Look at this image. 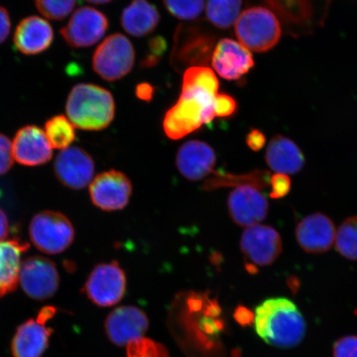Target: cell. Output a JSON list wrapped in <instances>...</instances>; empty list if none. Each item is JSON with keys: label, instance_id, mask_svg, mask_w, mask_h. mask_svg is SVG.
<instances>
[{"label": "cell", "instance_id": "obj_16", "mask_svg": "<svg viewBox=\"0 0 357 357\" xmlns=\"http://www.w3.org/2000/svg\"><path fill=\"white\" fill-rule=\"evenodd\" d=\"M212 66L222 78L236 80L253 68L254 60L251 52L242 44L233 39L222 38L214 49Z\"/></svg>", "mask_w": 357, "mask_h": 357}, {"label": "cell", "instance_id": "obj_14", "mask_svg": "<svg viewBox=\"0 0 357 357\" xmlns=\"http://www.w3.org/2000/svg\"><path fill=\"white\" fill-rule=\"evenodd\" d=\"M145 312L137 307L122 306L114 310L105 320L107 337L115 345H128L142 338L149 328Z\"/></svg>", "mask_w": 357, "mask_h": 357}, {"label": "cell", "instance_id": "obj_39", "mask_svg": "<svg viewBox=\"0 0 357 357\" xmlns=\"http://www.w3.org/2000/svg\"><path fill=\"white\" fill-rule=\"evenodd\" d=\"M287 284L293 293H296L301 287L300 280L297 278H294V276L289 278Z\"/></svg>", "mask_w": 357, "mask_h": 357}, {"label": "cell", "instance_id": "obj_24", "mask_svg": "<svg viewBox=\"0 0 357 357\" xmlns=\"http://www.w3.org/2000/svg\"><path fill=\"white\" fill-rule=\"evenodd\" d=\"M243 0H208L206 15L218 29H229L240 16Z\"/></svg>", "mask_w": 357, "mask_h": 357}, {"label": "cell", "instance_id": "obj_4", "mask_svg": "<svg viewBox=\"0 0 357 357\" xmlns=\"http://www.w3.org/2000/svg\"><path fill=\"white\" fill-rule=\"evenodd\" d=\"M238 41L249 51L266 52L278 44L281 26L273 13L264 7L248 8L235 22Z\"/></svg>", "mask_w": 357, "mask_h": 357}, {"label": "cell", "instance_id": "obj_3", "mask_svg": "<svg viewBox=\"0 0 357 357\" xmlns=\"http://www.w3.org/2000/svg\"><path fill=\"white\" fill-rule=\"evenodd\" d=\"M66 113L75 128L100 131L114 119V97L108 89L96 84H78L67 97Z\"/></svg>", "mask_w": 357, "mask_h": 357}, {"label": "cell", "instance_id": "obj_29", "mask_svg": "<svg viewBox=\"0 0 357 357\" xmlns=\"http://www.w3.org/2000/svg\"><path fill=\"white\" fill-rule=\"evenodd\" d=\"M127 357H169L165 347L149 338H140L129 343Z\"/></svg>", "mask_w": 357, "mask_h": 357}, {"label": "cell", "instance_id": "obj_18", "mask_svg": "<svg viewBox=\"0 0 357 357\" xmlns=\"http://www.w3.org/2000/svg\"><path fill=\"white\" fill-rule=\"evenodd\" d=\"M298 245L303 251L312 254L327 252L336 238L332 220L325 214L315 213L303 218L296 231Z\"/></svg>", "mask_w": 357, "mask_h": 357}, {"label": "cell", "instance_id": "obj_21", "mask_svg": "<svg viewBox=\"0 0 357 357\" xmlns=\"http://www.w3.org/2000/svg\"><path fill=\"white\" fill-rule=\"evenodd\" d=\"M266 162L272 171L294 175L300 172L305 165L302 151L288 137L278 135L268 144Z\"/></svg>", "mask_w": 357, "mask_h": 357}, {"label": "cell", "instance_id": "obj_36", "mask_svg": "<svg viewBox=\"0 0 357 357\" xmlns=\"http://www.w3.org/2000/svg\"><path fill=\"white\" fill-rule=\"evenodd\" d=\"M234 317L238 323L243 326L251 324L255 318L252 311L243 306H239L236 309Z\"/></svg>", "mask_w": 357, "mask_h": 357}, {"label": "cell", "instance_id": "obj_6", "mask_svg": "<svg viewBox=\"0 0 357 357\" xmlns=\"http://www.w3.org/2000/svg\"><path fill=\"white\" fill-rule=\"evenodd\" d=\"M29 235L39 251L55 255L66 251L73 243L75 230L73 223L64 214L44 211L33 218Z\"/></svg>", "mask_w": 357, "mask_h": 357}, {"label": "cell", "instance_id": "obj_9", "mask_svg": "<svg viewBox=\"0 0 357 357\" xmlns=\"http://www.w3.org/2000/svg\"><path fill=\"white\" fill-rule=\"evenodd\" d=\"M20 282L26 296L36 301H46L59 289L60 275L50 259L34 256L22 263Z\"/></svg>", "mask_w": 357, "mask_h": 357}, {"label": "cell", "instance_id": "obj_31", "mask_svg": "<svg viewBox=\"0 0 357 357\" xmlns=\"http://www.w3.org/2000/svg\"><path fill=\"white\" fill-rule=\"evenodd\" d=\"M271 199H281L287 196L291 190V180L285 174L278 173L271 177Z\"/></svg>", "mask_w": 357, "mask_h": 357}, {"label": "cell", "instance_id": "obj_41", "mask_svg": "<svg viewBox=\"0 0 357 357\" xmlns=\"http://www.w3.org/2000/svg\"><path fill=\"white\" fill-rule=\"evenodd\" d=\"M356 314L357 315V310H356Z\"/></svg>", "mask_w": 357, "mask_h": 357}, {"label": "cell", "instance_id": "obj_26", "mask_svg": "<svg viewBox=\"0 0 357 357\" xmlns=\"http://www.w3.org/2000/svg\"><path fill=\"white\" fill-rule=\"evenodd\" d=\"M335 244L342 257L357 261V216L348 218L342 223L337 231Z\"/></svg>", "mask_w": 357, "mask_h": 357}, {"label": "cell", "instance_id": "obj_8", "mask_svg": "<svg viewBox=\"0 0 357 357\" xmlns=\"http://www.w3.org/2000/svg\"><path fill=\"white\" fill-rule=\"evenodd\" d=\"M126 275L118 262L97 266L89 275L84 291L100 307H110L122 301L126 292Z\"/></svg>", "mask_w": 357, "mask_h": 357}, {"label": "cell", "instance_id": "obj_32", "mask_svg": "<svg viewBox=\"0 0 357 357\" xmlns=\"http://www.w3.org/2000/svg\"><path fill=\"white\" fill-rule=\"evenodd\" d=\"M13 160L12 142L6 135L0 133V176L10 171Z\"/></svg>", "mask_w": 357, "mask_h": 357}, {"label": "cell", "instance_id": "obj_5", "mask_svg": "<svg viewBox=\"0 0 357 357\" xmlns=\"http://www.w3.org/2000/svg\"><path fill=\"white\" fill-rule=\"evenodd\" d=\"M135 63V50L129 39L121 33L109 36L93 53L95 73L106 82L121 79L130 73Z\"/></svg>", "mask_w": 357, "mask_h": 357}, {"label": "cell", "instance_id": "obj_28", "mask_svg": "<svg viewBox=\"0 0 357 357\" xmlns=\"http://www.w3.org/2000/svg\"><path fill=\"white\" fill-rule=\"evenodd\" d=\"M35 6L42 15L48 20H64L73 11L77 0H34Z\"/></svg>", "mask_w": 357, "mask_h": 357}, {"label": "cell", "instance_id": "obj_13", "mask_svg": "<svg viewBox=\"0 0 357 357\" xmlns=\"http://www.w3.org/2000/svg\"><path fill=\"white\" fill-rule=\"evenodd\" d=\"M240 245L245 257L254 265L261 266L271 265L282 252V240L278 231L266 225L247 227Z\"/></svg>", "mask_w": 357, "mask_h": 357}, {"label": "cell", "instance_id": "obj_15", "mask_svg": "<svg viewBox=\"0 0 357 357\" xmlns=\"http://www.w3.org/2000/svg\"><path fill=\"white\" fill-rule=\"evenodd\" d=\"M227 208L236 225L249 227L265 220L269 204L266 196L255 187L241 185L229 195Z\"/></svg>", "mask_w": 357, "mask_h": 357}, {"label": "cell", "instance_id": "obj_20", "mask_svg": "<svg viewBox=\"0 0 357 357\" xmlns=\"http://www.w3.org/2000/svg\"><path fill=\"white\" fill-rule=\"evenodd\" d=\"M53 38L54 33L47 20L38 16H29L17 26L13 43L22 54L33 56L47 50Z\"/></svg>", "mask_w": 357, "mask_h": 357}, {"label": "cell", "instance_id": "obj_22", "mask_svg": "<svg viewBox=\"0 0 357 357\" xmlns=\"http://www.w3.org/2000/svg\"><path fill=\"white\" fill-rule=\"evenodd\" d=\"M29 245L20 239L0 242V298L17 287L20 282L21 255Z\"/></svg>", "mask_w": 357, "mask_h": 357}, {"label": "cell", "instance_id": "obj_37", "mask_svg": "<svg viewBox=\"0 0 357 357\" xmlns=\"http://www.w3.org/2000/svg\"><path fill=\"white\" fill-rule=\"evenodd\" d=\"M154 95V88L149 83H142L138 84L136 89V96L138 99L150 102L153 100Z\"/></svg>", "mask_w": 357, "mask_h": 357}, {"label": "cell", "instance_id": "obj_40", "mask_svg": "<svg viewBox=\"0 0 357 357\" xmlns=\"http://www.w3.org/2000/svg\"><path fill=\"white\" fill-rule=\"evenodd\" d=\"M86 1L95 4H105L112 1V0H86Z\"/></svg>", "mask_w": 357, "mask_h": 357}, {"label": "cell", "instance_id": "obj_34", "mask_svg": "<svg viewBox=\"0 0 357 357\" xmlns=\"http://www.w3.org/2000/svg\"><path fill=\"white\" fill-rule=\"evenodd\" d=\"M248 146L254 151H258L263 149L266 144V137L264 133L258 129H252L248 134L247 139Z\"/></svg>", "mask_w": 357, "mask_h": 357}, {"label": "cell", "instance_id": "obj_11", "mask_svg": "<svg viewBox=\"0 0 357 357\" xmlns=\"http://www.w3.org/2000/svg\"><path fill=\"white\" fill-rule=\"evenodd\" d=\"M132 192L130 180L115 169L100 174L89 186L93 204L104 211H120L126 207Z\"/></svg>", "mask_w": 357, "mask_h": 357}, {"label": "cell", "instance_id": "obj_27", "mask_svg": "<svg viewBox=\"0 0 357 357\" xmlns=\"http://www.w3.org/2000/svg\"><path fill=\"white\" fill-rule=\"evenodd\" d=\"M167 10L181 20H195L202 15L205 0H163Z\"/></svg>", "mask_w": 357, "mask_h": 357}, {"label": "cell", "instance_id": "obj_30", "mask_svg": "<svg viewBox=\"0 0 357 357\" xmlns=\"http://www.w3.org/2000/svg\"><path fill=\"white\" fill-rule=\"evenodd\" d=\"M167 42L162 38L156 37L151 39L149 43V52L142 61V66L144 67H153L162 58L164 52H166Z\"/></svg>", "mask_w": 357, "mask_h": 357}, {"label": "cell", "instance_id": "obj_12", "mask_svg": "<svg viewBox=\"0 0 357 357\" xmlns=\"http://www.w3.org/2000/svg\"><path fill=\"white\" fill-rule=\"evenodd\" d=\"M54 171L62 185L78 190L91 184L95 163L86 151L78 146H69L56 156Z\"/></svg>", "mask_w": 357, "mask_h": 357}, {"label": "cell", "instance_id": "obj_23", "mask_svg": "<svg viewBox=\"0 0 357 357\" xmlns=\"http://www.w3.org/2000/svg\"><path fill=\"white\" fill-rule=\"evenodd\" d=\"M160 20L156 8L147 0H132L121 16L123 29L135 38H144L154 32Z\"/></svg>", "mask_w": 357, "mask_h": 357}, {"label": "cell", "instance_id": "obj_7", "mask_svg": "<svg viewBox=\"0 0 357 357\" xmlns=\"http://www.w3.org/2000/svg\"><path fill=\"white\" fill-rule=\"evenodd\" d=\"M56 312L55 307H44L36 318L29 319L17 327L10 345L13 357L44 356L53 333L47 324Z\"/></svg>", "mask_w": 357, "mask_h": 357}, {"label": "cell", "instance_id": "obj_38", "mask_svg": "<svg viewBox=\"0 0 357 357\" xmlns=\"http://www.w3.org/2000/svg\"><path fill=\"white\" fill-rule=\"evenodd\" d=\"M10 234V223L6 214L0 208V242L6 241Z\"/></svg>", "mask_w": 357, "mask_h": 357}, {"label": "cell", "instance_id": "obj_17", "mask_svg": "<svg viewBox=\"0 0 357 357\" xmlns=\"http://www.w3.org/2000/svg\"><path fill=\"white\" fill-rule=\"evenodd\" d=\"M12 147L13 159L22 166H40L52 158V147L46 134L35 125L20 128L13 138Z\"/></svg>", "mask_w": 357, "mask_h": 357}, {"label": "cell", "instance_id": "obj_2", "mask_svg": "<svg viewBox=\"0 0 357 357\" xmlns=\"http://www.w3.org/2000/svg\"><path fill=\"white\" fill-rule=\"evenodd\" d=\"M256 332L267 344L291 348L305 337V319L296 303L287 298H268L257 307Z\"/></svg>", "mask_w": 357, "mask_h": 357}, {"label": "cell", "instance_id": "obj_1", "mask_svg": "<svg viewBox=\"0 0 357 357\" xmlns=\"http://www.w3.org/2000/svg\"><path fill=\"white\" fill-rule=\"evenodd\" d=\"M220 83L206 66H190L183 75L182 89L176 105L163 120V128L172 140L181 139L214 119L233 115L238 104L233 97L220 93Z\"/></svg>", "mask_w": 357, "mask_h": 357}, {"label": "cell", "instance_id": "obj_35", "mask_svg": "<svg viewBox=\"0 0 357 357\" xmlns=\"http://www.w3.org/2000/svg\"><path fill=\"white\" fill-rule=\"evenodd\" d=\"M11 30V19L10 13L6 8L0 6V44L3 43Z\"/></svg>", "mask_w": 357, "mask_h": 357}, {"label": "cell", "instance_id": "obj_19", "mask_svg": "<svg viewBox=\"0 0 357 357\" xmlns=\"http://www.w3.org/2000/svg\"><path fill=\"white\" fill-rule=\"evenodd\" d=\"M216 160V154L212 147L199 140L186 142L176 155L178 172L192 181H199L211 174L215 167Z\"/></svg>", "mask_w": 357, "mask_h": 357}, {"label": "cell", "instance_id": "obj_25", "mask_svg": "<svg viewBox=\"0 0 357 357\" xmlns=\"http://www.w3.org/2000/svg\"><path fill=\"white\" fill-rule=\"evenodd\" d=\"M75 126L64 115H56L45 123L44 132L52 149H68L75 139Z\"/></svg>", "mask_w": 357, "mask_h": 357}, {"label": "cell", "instance_id": "obj_10", "mask_svg": "<svg viewBox=\"0 0 357 357\" xmlns=\"http://www.w3.org/2000/svg\"><path fill=\"white\" fill-rule=\"evenodd\" d=\"M109 20L102 12L91 7L78 8L60 33L65 42L73 48L93 46L104 37Z\"/></svg>", "mask_w": 357, "mask_h": 357}, {"label": "cell", "instance_id": "obj_33", "mask_svg": "<svg viewBox=\"0 0 357 357\" xmlns=\"http://www.w3.org/2000/svg\"><path fill=\"white\" fill-rule=\"evenodd\" d=\"M333 357H357V337L348 336L335 342Z\"/></svg>", "mask_w": 357, "mask_h": 357}]
</instances>
